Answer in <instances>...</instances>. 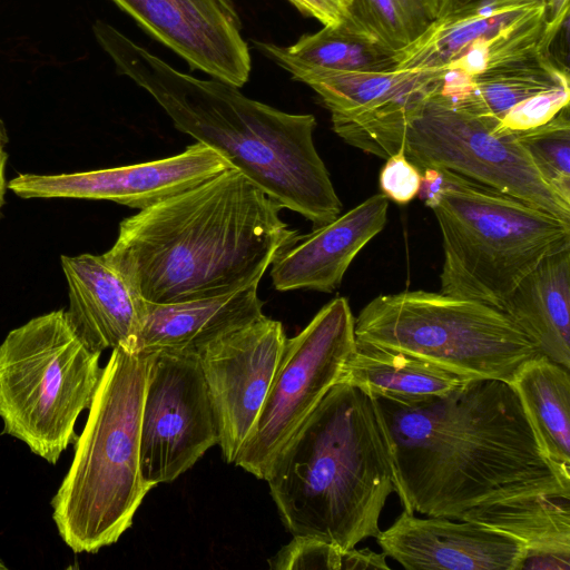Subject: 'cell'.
<instances>
[{"instance_id":"obj_26","label":"cell","mask_w":570,"mask_h":570,"mask_svg":"<svg viewBox=\"0 0 570 570\" xmlns=\"http://www.w3.org/2000/svg\"><path fill=\"white\" fill-rule=\"evenodd\" d=\"M261 45L304 67L326 71H383L397 66L394 51L342 23L324 26L288 47L268 42Z\"/></svg>"},{"instance_id":"obj_16","label":"cell","mask_w":570,"mask_h":570,"mask_svg":"<svg viewBox=\"0 0 570 570\" xmlns=\"http://www.w3.org/2000/svg\"><path fill=\"white\" fill-rule=\"evenodd\" d=\"M193 68L237 88L252 60L235 0H111Z\"/></svg>"},{"instance_id":"obj_25","label":"cell","mask_w":570,"mask_h":570,"mask_svg":"<svg viewBox=\"0 0 570 570\" xmlns=\"http://www.w3.org/2000/svg\"><path fill=\"white\" fill-rule=\"evenodd\" d=\"M510 384L543 452L570 474L569 368L541 355L525 363Z\"/></svg>"},{"instance_id":"obj_1","label":"cell","mask_w":570,"mask_h":570,"mask_svg":"<svg viewBox=\"0 0 570 570\" xmlns=\"http://www.w3.org/2000/svg\"><path fill=\"white\" fill-rule=\"evenodd\" d=\"M403 510L458 520L478 507L549 494L570 498V474L543 452L509 382L475 379L415 402L374 397Z\"/></svg>"},{"instance_id":"obj_6","label":"cell","mask_w":570,"mask_h":570,"mask_svg":"<svg viewBox=\"0 0 570 570\" xmlns=\"http://www.w3.org/2000/svg\"><path fill=\"white\" fill-rule=\"evenodd\" d=\"M443 170L433 208L442 235L440 293L503 309L547 256L570 248V222Z\"/></svg>"},{"instance_id":"obj_36","label":"cell","mask_w":570,"mask_h":570,"mask_svg":"<svg viewBox=\"0 0 570 570\" xmlns=\"http://www.w3.org/2000/svg\"><path fill=\"white\" fill-rule=\"evenodd\" d=\"M4 139H8V135H7L4 124L0 118V140H4Z\"/></svg>"},{"instance_id":"obj_5","label":"cell","mask_w":570,"mask_h":570,"mask_svg":"<svg viewBox=\"0 0 570 570\" xmlns=\"http://www.w3.org/2000/svg\"><path fill=\"white\" fill-rule=\"evenodd\" d=\"M149 355L111 350L77 438L75 456L52 498L59 535L76 553L110 546L131 525L151 488L140 469V423Z\"/></svg>"},{"instance_id":"obj_27","label":"cell","mask_w":570,"mask_h":570,"mask_svg":"<svg viewBox=\"0 0 570 570\" xmlns=\"http://www.w3.org/2000/svg\"><path fill=\"white\" fill-rule=\"evenodd\" d=\"M441 0H348L340 23L396 55L436 19Z\"/></svg>"},{"instance_id":"obj_9","label":"cell","mask_w":570,"mask_h":570,"mask_svg":"<svg viewBox=\"0 0 570 570\" xmlns=\"http://www.w3.org/2000/svg\"><path fill=\"white\" fill-rule=\"evenodd\" d=\"M497 126L436 91L406 126L402 147L420 171L449 170L570 222V203L541 177L517 132Z\"/></svg>"},{"instance_id":"obj_19","label":"cell","mask_w":570,"mask_h":570,"mask_svg":"<svg viewBox=\"0 0 570 570\" xmlns=\"http://www.w3.org/2000/svg\"><path fill=\"white\" fill-rule=\"evenodd\" d=\"M72 324L95 351H134L144 299L104 255H62Z\"/></svg>"},{"instance_id":"obj_17","label":"cell","mask_w":570,"mask_h":570,"mask_svg":"<svg viewBox=\"0 0 570 570\" xmlns=\"http://www.w3.org/2000/svg\"><path fill=\"white\" fill-rule=\"evenodd\" d=\"M382 552L409 570H518L520 541L493 528L403 512L375 537Z\"/></svg>"},{"instance_id":"obj_30","label":"cell","mask_w":570,"mask_h":570,"mask_svg":"<svg viewBox=\"0 0 570 570\" xmlns=\"http://www.w3.org/2000/svg\"><path fill=\"white\" fill-rule=\"evenodd\" d=\"M570 87L551 90L533 97L508 112L494 132H517L539 127L551 120L559 111L569 106Z\"/></svg>"},{"instance_id":"obj_31","label":"cell","mask_w":570,"mask_h":570,"mask_svg":"<svg viewBox=\"0 0 570 570\" xmlns=\"http://www.w3.org/2000/svg\"><path fill=\"white\" fill-rule=\"evenodd\" d=\"M422 173L405 156L403 147L386 158L380 171L381 193L399 205L412 202L420 191Z\"/></svg>"},{"instance_id":"obj_32","label":"cell","mask_w":570,"mask_h":570,"mask_svg":"<svg viewBox=\"0 0 570 570\" xmlns=\"http://www.w3.org/2000/svg\"><path fill=\"white\" fill-rule=\"evenodd\" d=\"M303 14L315 18L323 26H334L342 21L348 0H288Z\"/></svg>"},{"instance_id":"obj_35","label":"cell","mask_w":570,"mask_h":570,"mask_svg":"<svg viewBox=\"0 0 570 570\" xmlns=\"http://www.w3.org/2000/svg\"><path fill=\"white\" fill-rule=\"evenodd\" d=\"M8 144V139L0 140V210L4 203V194L8 188V183L6 179V165L8 160V153L6 150Z\"/></svg>"},{"instance_id":"obj_22","label":"cell","mask_w":570,"mask_h":570,"mask_svg":"<svg viewBox=\"0 0 570 570\" xmlns=\"http://www.w3.org/2000/svg\"><path fill=\"white\" fill-rule=\"evenodd\" d=\"M502 312L544 356L570 368V248L543 258Z\"/></svg>"},{"instance_id":"obj_18","label":"cell","mask_w":570,"mask_h":570,"mask_svg":"<svg viewBox=\"0 0 570 570\" xmlns=\"http://www.w3.org/2000/svg\"><path fill=\"white\" fill-rule=\"evenodd\" d=\"M389 202L382 193L372 195L331 223L301 236L272 263L275 289L335 291L356 255L383 230Z\"/></svg>"},{"instance_id":"obj_15","label":"cell","mask_w":570,"mask_h":570,"mask_svg":"<svg viewBox=\"0 0 570 570\" xmlns=\"http://www.w3.org/2000/svg\"><path fill=\"white\" fill-rule=\"evenodd\" d=\"M229 167L216 150L197 141L178 155L148 163L78 173L19 174L8 188L22 198L109 200L141 210Z\"/></svg>"},{"instance_id":"obj_28","label":"cell","mask_w":570,"mask_h":570,"mask_svg":"<svg viewBox=\"0 0 570 570\" xmlns=\"http://www.w3.org/2000/svg\"><path fill=\"white\" fill-rule=\"evenodd\" d=\"M517 139L547 184L570 203L569 106L539 127L517 131Z\"/></svg>"},{"instance_id":"obj_29","label":"cell","mask_w":570,"mask_h":570,"mask_svg":"<svg viewBox=\"0 0 570 570\" xmlns=\"http://www.w3.org/2000/svg\"><path fill=\"white\" fill-rule=\"evenodd\" d=\"M269 567L276 570L327 569L366 570L390 569L386 556L370 549L340 547L314 538L293 537L271 560Z\"/></svg>"},{"instance_id":"obj_34","label":"cell","mask_w":570,"mask_h":570,"mask_svg":"<svg viewBox=\"0 0 570 570\" xmlns=\"http://www.w3.org/2000/svg\"><path fill=\"white\" fill-rule=\"evenodd\" d=\"M421 173L422 180L419 196L424 202L425 206L433 208L442 194L444 185L443 170L439 168H425Z\"/></svg>"},{"instance_id":"obj_13","label":"cell","mask_w":570,"mask_h":570,"mask_svg":"<svg viewBox=\"0 0 570 570\" xmlns=\"http://www.w3.org/2000/svg\"><path fill=\"white\" fill-rule=\"evenodd\" d=\"M218 444L199 356L158 352L149 368L140 423V469L153 489L190 469Z\"/></svg>"},{"instance_id":"obj_10","label":"cell","mask_w":570,"mask_h":570,"mask_svg":"<svg viewBox=\"0 0 570 570\" xmlns=\"http://www.w3.org/2000/svg\"><path fill=\"white\" fill-rule=\"evenodd\" d=\"M355 317L345 297L324 305L294 337L286 338L254 430L234 463L267 479L282 450L338 382L355 347Z\"/></svg>"},{"instance_id":"obj_4","label":"cell","mask_w":570,"mask_h":570,"mask_svg":"<svg viewBox=\"0 0 570 570\" xmlns=\"http://www.w3.org/2000/svg\"><path fill=\"white\" fill-rule=\"evenodd\" d=\"M266 481L293 537L343 550L375 538L395 491L392 444L375 399L337 382L282 450Z\"/></svg>"},{"instance_id":"obj_20","label":"cell","mask_w":570,"mask_h":570,"mask_svg":"<svg viewBox=\"0 0 570 570\" xmlns=\"http://www.w3.org/2000/svg\"><path fill=\"white\" fill-rule=\"evenodd\" d=\"M257 286L174 304L144 301L132 352L199 356L216 341L264 316Z\"/></svg>"},{"instance_id":"obj_8","label":"cell","mask_w":570,"mask_h":570,"mask_svg":"<svg viewBox=\"0 0 570 570\" xmlns=\"http://www.w3.org/2000/svg\"><path fill=\"white\" fill-rule=\"evenodd\" d=\"M355 341L429 361L468 380L511 382L543 355L500 309L442 293L379 295L355 317Z\"/></svg>"},{"instance_id":"obj_24","label":"cell","mask_w":570,"mask_h":570,"mask_svg":"<svg viewBox=\"0 0 570 570\" xmlns=\"http://www.w3.org/2000/svg\"><path fill=\"white\" fill-rule=\"evenodd\" d=\"M468 381L412 354L356 341L338 380L399 402L441 396Z\"/></svg>"},{"instance_id":"obj_14","label":"cell","mask_w":570,"mask_h":570,"mask_svg":"<svg viewBox=\"0 0 570 570\" xmlns=\"http://www.w3.org/2000/svg\"><path fill=\"white\" fill-rule=\"evenodd\" d=\"M285 342L282 323L264 315L199 355L227 463H234L254 430Z\"/></svg>"},{"instance_id":"obj_23","label":"cell","mask_w":570,"mask_h":570,"mask_svg":"<svg viewBox=\"0 0 570 570\" xmlns=\"http://www.w3.org/2000/svg\"><path fill=\"white\" fill-rule=\"evenodd\" d=\"M458 520L502 531L521 542V569H570V498L534 494L474 508Z\"/></svg>"},{"instance_id":"obj_33","label":"cell","mask_w":570,"mask_h":570,"mask_svg":"<svg viewBox=\"0 0 570 570\" xmlns=\"http://www.w3.org/2000/svg\"><path fill=\"white\" fill-rule=\"evenodd\" d=\"M489 0H441L438 17L465 9ZM548 7L551 20L556 26L563 27L569 20V0H543ZM436 17V18H438Z\"/></svg>"},{"instance_id":"obj_12","label":"cell","mask_w":570,"mask_h":570,"mask_svg":"<svg viewBox=\"0 0 570 570\" xmlns=\"http://www.w3.org/2000/svg\"><path fill=\"white\" fill-rule=\"evenodd\" d=\"M256 48L314 89L348 145L386 159L402 147L406 126L439 91L443 76L419 70L326 71L304 67L255 41Z\"/></svg>"},{"instance_id":"obj_2","label":"cell","mask_w":570,"mask_h":570,"mask_svg":"<svg viewBox=\"0 0 570 570\" xmlns=\"http://www.w3.org/2000/svg\"><path fill=\"white\" fill-rule=\"evenodd\" d=\"M234 167L119 224L106 261L144 301L174 304L258 285L301 235Z\"/></svg>"},{"instance_id":"obj_7","label":"cell","mask_w":570,"mask_h":570,"mask_svg":"<svg viewBox=\"0 0 570 570\" xmlns=\"http://www.w3.org/2000/svg\"><path fill=\"white\" fill-rule=\"evenodd\" d=\"M100 352L80 336L66 309L31 318L0 344L3 433L55 464L75 439L102 367Z\"/></svg>"},{"instance_id":"obj_21","label":"cell","mask_w":570,"mask_h":570,"mask_svg":"<svg viewBox=\"0 0 570 570\" xmlns=\"http://www.w3.org/2000/svg\"><path fill=\"white\" fill-rule=\"evenodd\" d=\"M569 87L568 67L551 52L473 76L446 73L439 92L455 107L499 125L508 112L533 97Z\"/></svg>"},{"instance_id":"obj_3","label":"cell","mask_w":570,"mask_h":570,"mask_svg":"<svg viewBox=\"0 0 570 570\" xmlns=\"http://www.w3.org/2000/svg\"><path fill=\"white\" fill-rule=\"evenodd\" d=\"M92 29L119 72L149 92L179 131L216 150L282 208L302 215L314 229L341 215L342 203L314 144L313 115L288 114L230 83L181 72L104 21Z\"/></svg>"},{"instance_id":"obj_11","label":"cell","mask_w":570,"mask_h":570,"mask_svg":"<svg viewBox=\"0 0 570 570\" xmlns=\"http://www.w3.org/2000/svg\"><path fill=\"white\" fill-rule=\"evenodd\" d=\"M567 26L553 23L543 0H489L438 17L396 55V68L473 76L551 53Z\"/></svg>"}]
</instances>
